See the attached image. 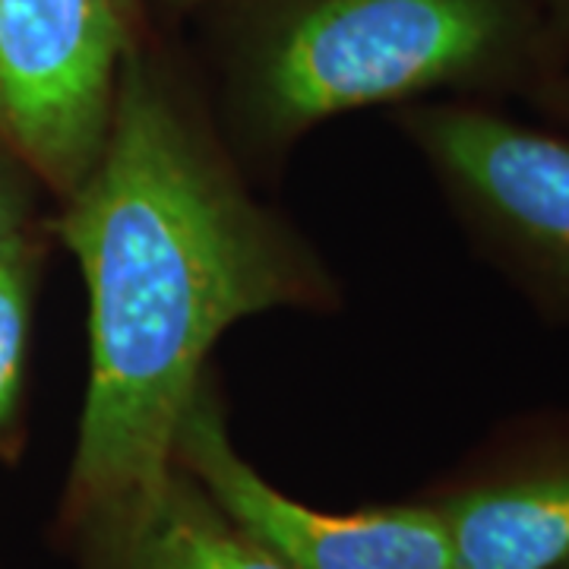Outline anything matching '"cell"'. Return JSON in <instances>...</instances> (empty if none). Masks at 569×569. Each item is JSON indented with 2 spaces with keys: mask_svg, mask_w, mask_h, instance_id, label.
Segmentation results:
<instances>
[{
  "mask_svg": "<svg viewBox=\"0 0 569 569\" xmlns=\"http://www.w3.org/2000/svg\"><path fill=\"white\" fill-rule=\"evenodd\" d=\"M396 123L490 263L548 320L569 323V133L481 99L406 104Z\"/></svg>",
  "mask_w": 569,
  "mask_h": 569,
  "instance_id": "obj_3",
  "label": "cell"
},
{
  "mask_svg": "<svg viewBox=\"0 0 569 569\" xmlns=\"http://www.w3.org/2000/svg\"><path fill=\"white\" fill-rule=\"evenodd\" d=\"M541 26H545V44H548V58L553 70H567L569 67V0H535Z\"/></svg>",
  "mask_w": 569,
  "mask_h": 569,
  "instance_id": "obj_10",
  "label": "cell"
},
{
  "mask_svg": "<svg viewBox=\"0 0 569 569\" xmlns=\"http://www.w3.org/2000/svg\"><path fill=\"white\" fill-rule=\"evenodd\" d=\"M553 569H569V557H567V560H563V563H560V567H553Z\"/></svg>",
  "mask_w": 569,
  "mask_h": 569,
  "instance_id": "obj_13",
  "label": "cell"
},
{
  "mask_svg": "<svg viewBox=\"0 0 569 569\" xmlns=\"http://www.w3.org/2000/svg\"><path fill=\"white\" fill-rule=\"evenodd\" d=\"M146 3H149L152 20H181L190 13H200L212 0H146Z\"/></svg>",
  "mask_w": 569,
  "mask_h": 569,
  "instance_id": "obj_12",
  "label": "cell"
},
{
  "mask_svg": "<svg viewBox=\"0 0 569 569\" xmlns=\"http://www.w3.org/2000/svg\"><path fill=\"white\" fill-rule=\"evenodd\" d=\"M48 231L89 298V380L61 531L174 468L183 408L231 326L269 310H332L339 282L247 187L156 26L123 67L99 162Z\"/></svg>",
  "mask_w": 569,
  "mask_h": 569,
  "instance_id": "obj_1",
  "label": "cell"
},
{
  "mask_svg": "<svg viewBox=\"0 0 569 569\" xmlns=\"http://www.w3.org/2000/svg\"><path fill=\"white\" fill-rule=\"evenodd\" d=\"M529 102L569 133V67L541 82L529 96Z\"/></svg>",
  "mask_w": 569,
  "mask_h": 569,
  "instance_id": "obj_11",
  "label": "cell"
},
{
  "mask_svg": "<svg viewBox=\"0 0 569 569\" xmlns=\"http://www.w3.org/2000/svg\"><path fill=\"white\" fill-rule=\"evenodd\" d=\"M41 183L29 168L0 146V257L26 234L39 231Z\"/></svg>",
  "mask_w": 569,
  "mask_h": 569,
  "instance_id": "obj_9",
  "label": "cell"
},
{
  "mask_svg": "<svg viewBox=\"0 0 569 569\" xmlns=\"http://www.w3.org/2000/svg\"><path fill=\"white\" fill-rule=\"evenodd\" d=\"M219 130L282 159L377 104L526 96L553 77L535 0H212Z\"/></svg>",
  "mask_w": 569,
  "mask_h": 569,
  "instance_id": "obj_2",
  "label": "cell"
},
{
  "mask_svg": "<svg viewBox=\"0 0 569 569\" xmlns=\"http://www.w3.org/2000/svg\"><path fill=\"white\" fill-rule=\"evenodd\" d=\"M146 0H0V146L58 203L102 156Z\"/></svg>",
  "mask_w": 569,
  "mask_h": 569,
  "instance_id": "obj_4",
  "label": "cell"
},
{
  "mask_svg": "<svg viewBox=\"0 0 569 569\" xmlns=\"http://www.w3.org/2000/svg\"><path fill=\"white\" fill-rule=\"evenodd\" d=\"M44 234L32 231L0 257V459H13L26 427V380L36 329Z\"/></svg>",
  "mask_w": 569,
  "mask_h": 569,
  "instance_id": "obj_8",
  "label": "cell"
},
{
  "mask_svg": "<svg viewBox=\"0 0 569 569\" xmlns=\"http://www.w3.org/2000/svg\"><path fill=\"white\" fill-rule=\"evenodd\" d=\"M459 569H553L569 557V425L497 449L430 497Z\"/></svg>",
  "mask_w": 569,
  "mask_h": 569,
  "instance_id": "obj_6",
  "label": "cell"
},
{
  "mask_svg": "<svg viewBox=\"0 0 569 569\" xmlns=\"http://www.w3.org/2000/svg\"><path fill=\"white\" fill-rule=\"evenodd\" d=\"M80 569H291L216 507L183 468L58 531Z\"/></svg>",
  "mask_w": 569,
  "mask_h": 569,
  "instance_id": "obj_7",
  "label": "cell"
},
{
  "mask_svg": "<svg viewBox=\"0 0 569 569\" xmlns=\"http://www.w3.org/2000/svg\"><path fill=\"white\" fill-rule=\"evenodd\" d=\"M183 468L231 522L291 569H459L433 500L326 512L272 488L231 443L212 377L183 408L174 437Z\"/></svg>",
  "mask_w": 569,
  "mask_h": 569,
  "instance_id": "obj_5",
  "label": "cell"
}]
</instances>
